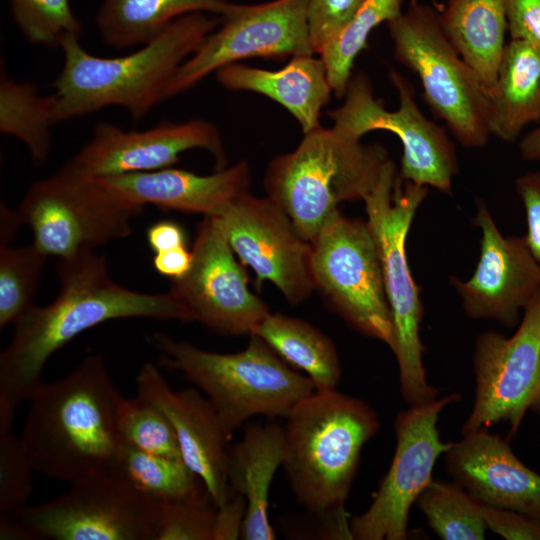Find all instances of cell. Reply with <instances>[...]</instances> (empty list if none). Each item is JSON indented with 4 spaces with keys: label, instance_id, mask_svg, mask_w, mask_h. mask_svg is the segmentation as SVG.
Wrapping results in <instances>:
<instances>
[{
    "label": "cell",
    "instance_id": "1",
    "mask_svg": "<svg viewBox=\"0 0 540 540\" xmlns=\"http://www.w3.org/2000/svg\"><path fill=\"white\" fill-rule=\"evenodd\" d=\"M56 271L58 296L44 307L32 304L18 318L10 343L0 354V420L14 421L18 404L29 401L42 383L48 359L82 332L126 318L193 321L170 291L142 293L116 283L105 258L94 250L58 259Z\"/></svg>",
    "mask_w": 540,
    "mask_h": 540
},
{
    "label": "cell",
    "instance_id": "2",
    "mask_svg": "<svg viewBox=\"0 0 540 540\" xmlns=\"http://www.w3.org/2000/svg\"><path fill=\"white\" fill-rule=\"evenodd\" d=\"M122 398L99 354L61 379L42 382L28 401L21 436L34 471L70 485L118 473Z\"/></svg>",
    "mask_w": 540,
    "mask_h": 540
},
{
    "label": "cell",
    "instance_id": "3",
    "mask_svg": "<svg viewBox=\"0 0 540 540\" xmlns=\"http://www.w3.org/2000/svg\"><path fill=\"white\" fill-rule=\"evenodd\" d=\"M219 21L212 14H187L137 50L119 57L89 53L78 35L65 38L60 44L63 66L52 83L56 124L110 106L125 109L134 120L144 118L166 100L179 67Z\"/></svg>",
    "mask_w": 540,
    "mask_h": 540
},
{
    "label": "cell",
    "instance_id": "4",
    "mask_svg": "<svg viewBox=\"0 0 540 540\" xmlns=\"http://www.w3.org/2000/svg\"><path fill=\"white\" fill-rule=\"evenodd\" d=\"M282 468L295 500L314 516L346 512L363 446L380 423L364 401L315 390L285 416Z\"/></svg>",
    "mask_w": 540,
    "mask_h": 540
},
{
    "label": "cell",
    "instance_id": "5",
    "mask_svg": "<svg viewBox=\"0 0 540 540\" xmlns=\"http://www.w3.org/2000/svg\"><path fill=\"white\" fill-rule=\"evenodd\" d=\"M389 159L379 144H364L335 126L320 125L304 134L292 152L269 163L264 187L299 235L311 242L340 213L341 203L364 200Z\"/></svg>",
    "mask_w": 540,
    "mask_h": 540
},
{
    "label": "cell",
    "instance_id": "6",
    "mask_svg": "<svg viewBox=\"0 0 540 540\" xmlns=\"http://www.w3.org/2000/svg\"><path fill=\"white\" fill-rule=\"evenodd\" d=\"M150 343L163 366L179 372L206 395L228 440L250 418L285 417L296 402L316 390L308 376L292 370L255 334L236 353L207 351L158 332Z\"/></svg>",
    "mask_w": 540,
    "mask_h": 540
},
{
    "label": "cell",
    "instance_id": "7",
    "mask_svg": "<svg viewBox=\"0 0 540 540\" xmlns=\"http://www.w3.org/2000/svg\"><path fill=\"white\" fill-rule=\"evenodd\" d=\"M427 194V186L404 180L389 159L373 190L363 200L391 311L390 349L398 363L401 393L412 405L436 399L439 393L426 378L419 333L423 307L406 254L410 226Z\"/></svg>",
    "mask_w": 540,
    "mask_h": 540
},
{
    "label": "cell",
    "instance_id": "8",
    "mask_svg": "<svg viewBox=\"0 0 540 540\" xmlns=\"http://www.w3.org/2000/svg\"><path fill=\"white\" fill-rule=\"evenodd\" d=\"M387 26L397 61L418 76L432 111L460 144L484 146L491 135L490 91L447 39L440 15L414 3Z\"/></svg>",
    "mask_w": 540,
    "mask_h": 540
},
{
    "label": "cell",
    "instance_id": "9",
    "mask_svg": "<svg viewBox=\"0 0 540 540\" xmlns=\"http://www.w3.org/2000/svg\"><path fill=\"white\" fill-rule=\"evenodd\" d=\"M143 209L122 202L68 163L28 188L17 212L48 256L71 257L130 235V220Z\"/></svg>",
    "mask_w": 540,
    "mask_h": 540
},
{
    "label": "cell",
    "instance_id": "10",
    "mask_svg": "<svg viewBox=\"0 0 540 540\" xmlns=\"http://www.w3.org/2000/svg\"><path fill=\"white\" fill-rule=\"evenodd\" d=\"M310 244L314 289L352 328L391 348V311L378 250L367 222L346 218L340 212Z\"/></svg>",
    "mask_w": 540,
    "mask_h": 540
},
{
    "label": "cell",
    "instance_id": "11",
    "mask_svg": "<svg viewBox=\"0 0 540 540\" xmlns=\"http://www.w3.org/2000/svg\"><path fill=\"white\" fill-rule=\"evenodd\" d=\"M389 79L399 98L396 110L386 109L383 101L374 97L368 77L358 72L351 76L342 105L328 112L333 126L357 138L374 130L394 133L403 147L400 176L449 193L458 170L452 141L443 127L421 112L403 75L390 70Z\"/></svg>",
    "mask_w": 540,
    "mask_h": 540
},
{
    "label": "cell",
    "instance_id": "12",
    "mask_svg": "<svg viewBox=\"0 0 540 540\" xmlns=\"http://www.w3.org/2000/svg\"><path fill=\"white\" fill-rule=\"evenodd\" d=\"M13 518L29 540H155L157 502L118 472L71 484L66 493L28 505Z\"/></svg>",
    "mask_w": 540,
    "mask_h": 540
},
{
    "label": "cell",
    "instance_id": "13",
    "mask_svg": "<svg viewBox=\"0 0 540 540\" xmlns=\"http://www.w3.org/2000/svg\"><path fill=\"white\" fill-rule=\"evenodd\" d=\"M218 27L179 67L166 100L219 69L251 57L282 59L314 55L307 23V0L231 3Z\"/></svg>",
    "mask_w": 540,
    "mask_h": 540
},
{
    "label": "cell",
    "instance_id": "14",
    "mask_svg": "<svg viewBox=\"0 0 540 540\" xmlns=\"http://www.w3.org/2000/svg\"><path fill=\"white\" fill-rule=\"evenodd\" d=\"M459 396L414 404L395 420L396 447L390 468L368 509L350 518L356 540H404L412 504L432 481L436 460L448 449L437 422L441 411Z\"/></svg>",
    "mask_w": 540,
    "mask_h": 540
},
{
    "label": "cell",
    "instance_id": "15",
    "mask_svg": "<svg viewBox=\"0 0 540 540\" xmlns=\"http://www.w3.org/2000/svg\"><path fill=\"white\" fill-rule=\"evenodd\" d=\"M192 263L185 275L171 280L169 291L189 310L193 321L226 336L251 335L270 313L248 288V275L216 216L197 226Z\"/></svg>",
    "mask_w": 540,
    "mask_h": 540
},
{
    "label": "cell",
    "instance_id": "16",
    "mask_svg": "<svg viewBox=\"0 0 540 540\" xmlns=\"http://www.w3.org/2000/svg\"><path fill=\"white\" fill-rule=\"evenodd\" d=\"M476 394L462 434L506 422L514 434L532 409L540 383V290L523 309L513 336L481 333L474 353Z\"/></svg>",
    "mask_w": 540,
    "mask_h": 540
},
{
    "label": "cell",
    "instance_id": "17",
    "mask_svg": "<svg viewBox=\"0 0 540 540\" xmlns=\"http://www.w3.org/2000/svg\"><path fill=\"white\" fill-rule=\"evenodd\" d=\"M216 217L239 261L254 270L258 287L270 281L291 305L310 296L311 244L279 205L248 191Z\"/></svg>",
    "mask_w": 540,
    "mask_h": 540
},
{
    "label": "cell",
    "instance_id": "18",
    "mask_svg": "<svg viewBox=\"0 0 540 540\" xmlns=\"http://www.w3.org/2000/svg\"><path fill=\"white\" fill-rule=\"evenodd\" d=\"M202 149L215 159L216 169L227 166L221 133L212 122L196 118L161 121L146 130H123L99 122L91 139L68 161L90 178L151 172L174 166L188 150Z\"/></svg>",
    "mask_w": 540,
    "mask_h": 540
},
{
    "label": "cell",
    "instance_id": "19",
    "mask_svg": "<svg viewBox=\"0 0 540 540\" xmlns=\"http://www.w3.org/2000/svg\"><path fill=\"white\" fill-rule=\"evenodd\" d=\"M475 224L481 229L480 258L466 281L451 277L465 313L472 319H492L514 326L519 311L540 290V264L525 236H504L488 207L477 202Z\"/></svg>",
    "mask_w": 540,
    "mask_h": 540
},
{
    "label": "cell",
    "instance_id": "20",
    "mask_svg": "<svg viewBox=\"0 0 540 540\" xmlns=\"http://www.w3.org/2000/svg\"><path fill=\"white\" fill-rule=\"evenodd\" d=\"M137 395L158 406L176 434L181 456L202 480L214 504H221L230 487L226 477L228 438L218 415L197 390H173L159 369L147 362L136 376Z\"/></svg>",
    "mask_w": 540,
    "mask_h": 540
},
{
    "label": "cell",
    "instance_id": "21",
    "mask_svg": "<svg viewBox=\"0 0 540 540\" xmlns=\"http://www.w3.org/2000/svg\"><path fill=\"white\" fill-rule=\"evenodd\" d=\"M444 455L449 475L482 504L540 516V475L499 435L482 427L450 442Z\"/></svg>",
    "mask_w": 540,
    "mask_h": 540
},
{
    "label": "cell",
    "instance_id": "22",
    "mask_svg": "<svg viewBox=\"0 0 540 540\" xmlns=\"http://www.w3.org/2000/svg\"><path fill=\"white\" fill-rule=\"evenodd\" d=\"M124 203L143 209L151 204L162 210L220 216L249 191L250 168L245 160L210 175L173 167L143 173L93 178Z\"/></svg>",
    "mask_w": 540,
    "mask_h": 540
},
{
    "label": "cell",
    "instance_id": "23",
    "mask_svg": "<svg viewBox=\"0 0 540 540\" xmlns=\"http://www.w3.org/2000/svg\"><path fill=\"white\" fill-rule=\"evenodd\" d=\"M216 78L227 90L253 92L279 103L297 120L303 134L320 126L321 110L333 93L323 60L313 55L291 57L278 70L237 62L219 69Z\"/></svg>",
    "mask_w": 540,
    "mask_h": 540
},
{
    "label": "cell",
    "instance_id": "24",
    "mask_svg": "<svg viewBox=\"0 0 540 540\" xmlns=\"http://www.w3.org/2000/svg\"><path fill=\"white\" fill-rule=\"evenodd\" d=\"M283 459L284 430L276 423L250 425L238 442L228 445L227 483L247 504L241 539L276 538L268 515L269 493Z\"/></svg>",
    "mask_w": 540,
    "mask_h": 540
},
{
    "label": "cell",
    "instance_id": "25",
    "mask_svg": "<svg viewBox=\"0 0 540 540\" xmlns=\"http://www.w3.org/2000/svg\"><path fill=\"white\" fill-rule=\"evenodd\" d=\"M540 120V50L521 40L506 44L490 90V133L505 142Z\"/></svg>",
    "mask_w": 540,
    "mask_h": 540
},
{
    "label": "cell",
    "instance_id": "26",
    "mask_svg": "<svg viewBox=\"0 0 540 540\" xmlns=\"http://www.w3.org/2000/svg\"><path fill=\"white\" fill-rule=\"evenodd\" d=\"M440 22L452 46L490 91L506 46L504 0H449Z\"/></svg>",
    "mask_w": 540,
    "mask_h": 540
},
{
    "label": "cell",
    "instance_id": "27",
    "mask_svg": "<svg viewBox=\"0 0 540 540\" xmlns=\"http://www.w3.org/2000/svg\"><path fill=\"white\" fill-rule=\"evenodd\" d=\"M231 3L228 0H102L95 24L107 46L127 49L146 44L187 14L220 17Z\"/></svg>",
    "mask_w": 540,
    "mask_h": 540
},
{
    "label": "cell",
    "instance_id": "28",
    "mask_svg": "<svg viewBox=\"0 0 540 540\" xmlns=\"http://www.w3.org/2000/svg\"><path fill=\"white\" fill-rule=\"evenodd\" d=\"M253 334L262 338L287 364L302 370L316 390L336 389L341 378L336 348L310 323L280 313H269Z\"/></svg>",
    "mask_w": 540,
    "mask_h": 540
},
{
    "label": "cell",
    "instance_id": "29",
    "mask_svg": "<svg viewBox=\"0 0 540 540\" xmlns=\"http://www.w3.org/2000/svg\"><path fill=\"white\" fill-rule=\"evenodd\" d=\"M55 121L53 95L43 96L36 84L18 81L5 67L0 73V132L20 140L36 164L45 162Z\"/></svg>",
    "mask_w": 540,
    "mask_h": 540
},
{
    "label": "cell",
    "instance_id": "30",
    "mask_svg": "<svg viewBox=\"0 0 540 540\" xmlns=\"http://www.w3.org/2000/svg\"><path fill=\"white\" fill-rule=\"evenodd\" d=\"M403 0H363L347 23L325 44L323 60L336 97L345 95L356 57L366 48L370 33L398 17Z\"/></svg>",
    "mask_w": 540,
    "mask_h": 540
},
{
    "label": "cell",
    "instance_id": "31",
    "mask_svg": "<svg viewBox=\"0 0 540 540\" xmlns=\"http://www.w3.org/2000/svg\"><path fill=\"white\" fill-rule=\"evenodd\" d=\"M416 502L441 539H485L487 526L481 503L456 482L432 479Z\"/></svg>",
    "mask_w": 540,
    "mask_h": 540
},
{
    "label": "cell",
    "instance_id": "32",
    "mask_svg": "<svg viewBox=\"0 0 540 540\" xmlns=\"http://www.w3.org/2000/svg\"><path fill=\"white\" fill-rule=\"evenodd\" d=\"M118 472L154 502L180 499L205 486L183 459L150 454L126 442Z\"/></svg>",
    "mask_w": 540,
    "mask_h": 540
},
{
    "label": "cell",
    "instance_id": "33",
    "mask_svg": "<svg viewBox=\"0 0 540 540\" xmlns=\"http://www.w3.org/2000/svg\"><path fill=\"white\" fill-rule=\"evenodd\" d=\"M48 255L33 242L21 247L0 245V328L15 321L32 305Z\"/></svg>",
    "mask_w": 540,
    "mask_h": 540
},
{
    "label": "cell",
    "instance_id": "34",
    "mask_svg": "<svg viewBox=\"0 0 540 540\" xmlns=\"http://www.w3.org/2000/svg\"><path fill=\"white\" fill-rule=\"evenodd\" d=\"M118 427L126 443L150 454L182 459L169 419L151 401L138 395L123 397L118 410Z\"/></svg>",
    "mask_w": 540,
    "mask_h": 540
},
{
    "label": "cell",
    "instance_id": "35",
    "mask_svg": "<svg viewBox=\"0 0 540 540\" xmlns=\"http://www.w3.org/2000/svg\"><path fill=\"white\" fill-rule=\"evenodd\" d=\"M14 23L25 39L37 46L60 47L72 35H80L82 25L70 0H8Z\"/></svg>",
    "mask_w": 540,
    "mask_h": 540
},
{
    "label": "cell",
    "instance_id": "36",
    "mask_svg": "<svg viewBox=\"0 0 540 540\" xmlns=\"http://www.w3.org/2000/svg\"><path fill=\"white\" fill-rule=\"evenodd\" d=\"M216 505L205 486L192 494L157 502L155 540H213Z\"/></svg>",
    "mask_w": 540,
    "mask_h": 540
},
{
    "label": "cell",
    "instance_id": "37",
    "mask_svg": "<svg viewBox=\"0 0 540 540\" xmlns=\"http://www.w3.org/2000/svg\"><path fill=\"white\" fill-rule=\"evenodd\" d=\"M34 471L21 437L0 427V519L13 518L26 506Z\"/></svg>",
    "mask_w": 540,
    "mask_h": 540
},
{
    "label": "cell",
    "instance_id": "38",
    "mask_svg": "<svg viewBox=\"0 0 540 540\" xmlns=\"http://www.w3.org/2000/svg\"><path fill=\"white\" fill-rule=\"evenodd\" d=\"M363 0H307V23L315 54L347 23Z\"/></svg>",
    "mask_w": 540,
    "mask_h": 540
},
{
    "label": "cell",
    "instance_id": "39",
    "mask_svg": "<svg viewBox=\"0 0 540 540\" xmlns=\"http://www.w3.org/2000/svg\"><path fill=\"white\" fill-rule=\"evenodd\" d=\"M481 508L487 529L501 537L507 540H540V516L482 503Z\"/></svg>",
    "mask_w": 540,
    "mask_h": 540
},
{
    "label": "cell",
    "instance_id": "40",
    "mask_svg": "<svg viewBox=\"0 0 540 540\" xmlns=\"http://www.w3.org/2000/svg\"><path fill=\"white\" fill-rule=\"evenodd\" d=\"M516 190L526 216L529 249L540 264V170L526 172L516 180Z\"/></svg>",
    "mask_w": 540,
    "mask_h": 540
},
{
    "label": "cell",
    "instance_id": "41",
    "mask_svg": "<svg viewBox=\"0 0 540 540\" xmlns=\"http://www.w3.org/2000/svg\"><path fill=\"white\" fill-rule=\"evenodd\" d=\"M504 5L512 39L540 50V0H504Z\"/></svg>",
    "mask_w": 540,
    "mask_h": 540
},
{
    "label": "cell",
    "instance_id": "42",
    "mask_svg": "<svg viewBox=\"0 0 540 540\" xmlns=\"http://www.w3.org/2000/svg\"><path fill=\"white\" fill-rule=\"evenodd\" d=\"M247 504L231 488L224 501L216 506L213 540H235L241 536Z\"/></svg>",
    "mask_w": 540,
    "mask_h": 540
},
{
    "label": "cell",
    "instance_id": "43",
    "mask_svg": "<svg viewBox=\"0 0 540 540\" xmlns=\"http://www.w3.org/2000/svg\"><path fill=\"white\" fill-rule=\"evenodd\" d=\"M147 241L154 253L186 246L183 228L169 220L159 221L150 226L147 230Z\"/></svg>",
    "mask_w": 540,
    "mask_h": 540
},
{
    "label": "cell",
    "instance_id": "44",
    "mask_svg": "<svg viewBox=\"0 0 540 540\" xmlns=\"http://www.w3.org/2000/svg\"><path fill=\"white\" fill-rule=\"evenodd\" d=\"M154 269L171 280L186 274L192 263V252L186 246L157 252L153 257Z\"/></svg>",
    "mask_w": 540,
    "mask_h": 540
},
{
    "label": "cell",
    "instance_id": "45",
    "mask_svg": "<svg viewBox=\"0 0 540 540\" xmlns=\"http://www.w3.org/2000/svg\"><path fill=\"white\" fill-rule=\"evenodd\" d=\"M20 216L16 211L1 205V244L8 245L14 238L18 228L22 225Z\"/></svg>",
    "mask_w": 540,
    "mask_h": 540
},
{
    "label": "cell",
    "instance_id": "46",
    "mask_svg": "<svg viewBox=\"0 0 540 540\" xmlns=\"http://www.w3.org/2000/svg\"><path fill=\"white\" fill-rule=\"evenodd\" d=\"M519 151L525 160L540 161V126L521 139Z\"/></svg>",
    "mask_w": 540,
    "mask_h": 540
},
{
    "label": "cell",
    "instance_id": "47",
    "mask_svg": "<svg viewBox=\"0 0 540 540\" xmlns=\"http://www.w3.org/2000/svg\"><path fill=\"white\" fill-rule=\"evenodd\" d=\"M532 410L540 411V383L537 389L536 397L532 406Z\"/></svg>",
    "mask_w": 540,
    "mask_h": 540
},
{
    "label": "cell",
    "instance_id": "48",
    "mask_svg": "<svg viewBox=\"0 0 540 540\" xmlns=\"http://www.w3.org/2000/svg\"><path fill=\"white\" fill-rule=\"evenodd\" d=\"M417 3V0H410V4Z\"/></svg>",
    "mask_w": 540,
    "mask_h": 540
}]
</instances>
